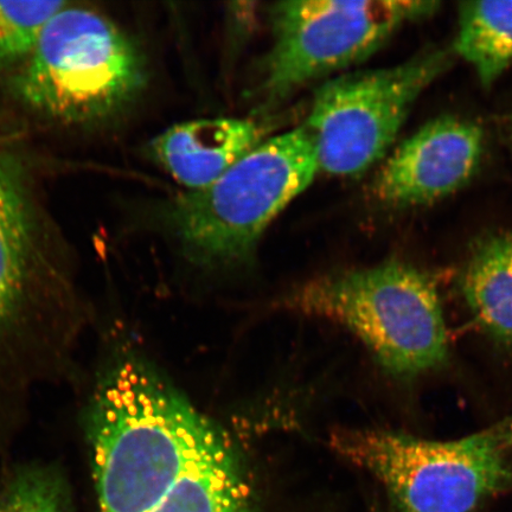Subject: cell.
Segmentation results:
<instances>
[{"instance_id": "obj_1", "label": "cell", "mask_w": 512, "mask_h": 512, "mask_svg": "<svg viewBox=\"0 0 512 512\" xmlns=\"http://www.w3.org/2000/svg\"><path fill=\"white\" fill-rule=\"evenodd\" d=\"M91 427L104 512H151L219 431L132 361L119 364L102 384Z\"/></svg>"}, {"instance_id": "obj_2", "label": "cell", "mask_w": 512, "mask_h": 512, "mask_svg": "<svg viewBox=\"0 0 512 512\" xmlns=\"http://www.w3.org/2000/svg\"><path fill=\"white\" fill-rule=\"evenodd\" d=\"M283 305L344 326L400 379H414L446 361L448 338L437 285L403 262L312 280L287 294Z\"/></svg>"}, {"instance_id": "obj_3", "label": "cell", "mask_w": 512, "mask_h": 512, "mask_svg": "<svg viewBox=\"0 0 512 512\" xmlns=\"http://www.w3.org/2000/svg\"><path fill=\"white\" fill-rule=\"evenodd\" d=\"M319 172L305 126L268 138L214 183L171 201L168 220L191 258L232 264L251 255L261 236L310 187Z\"/></svg>"}, {"instance_id": "obj_4", "label": "cell", "mask_w": 512, "mask_h": 512, "mask_svg": "<svg viewBox=\"0 0 512 512\" xmlns=\"http://www.w3.org/2000/svg\"><path fill=\"white\" fill-rule=\"evenodd\" d=\"M329 441L377 478L401 512H471L512 485L498 426L450 441L342 428Z\"/></svg>"}, {"instance_id": "obj_5", "label": "cell", "mask_w": 512, "mask_h": 512, "mask_svg": "<svg viewBox=\"0 0 512 512\" xmlns=\"http://www.w3.org/2000/svg\"><path fill=\"white\" fill-rule=\"evenodd\" d=\"M144 81L131 38L98 12L67 4L44 28L16 89L32 110L76 124L118 111Z\"/></svg>"}, {"instance_id": "obj_6", "label": "cell", "mask_w": 512, "mask_h": 512, "mask_svg": "<svg viewBox=\"0 0 512 512\" xmlns=\"http://www.w3.org/2000/svg\"><path fill=\"white\" fill-rule=\"evenodd\" d=\"M428 0H292L270 10L272 31L262 98L283 101L313 81L360 63L403 25L430 17Z\"/></svg>"}, {"instance_id": "obj_7", "label": "cell", "mask_w": 512, "mask_h": 512, "mask_svg": "<svg viewBox=\"0 0 512 512\" xmlns=\"http://www.w3.org/2000/svg\"><path fill=\"white\" fill-rule=\"evenodd\" d=\"M448 66L450 55L432 50L399 66L326 81L304 124L319 172L356 177L373 168L394 144L415 101Z\"/></svg>"}, {"instance_id": "obj_8", "label": "cell", "mask_w": 512, "mask_h": 512, "mask_svg": "<svg viewBox=\"0 0 512 512\" xmlns=\"http://www.w3.org/2000/svg\"><path fill=\"white\" fill-rule=\"evenodd\" d=\"M483 152L482 127L456 117L434 119L390 155L375 179L374 194L399 208L439 201L475 176Z\"/></svg>"}, {"instance_id": "obj_9", "label": "cell", "mask_w": 512, "mask_h": 512, "mask_svg": "<svg viewBox=\"0 0 512 512\" xmlns=\"http://www.w3.org/2000/svg\"><path fill=\"white\" fill-rule=\"evenodd\" d=\"M256 121L213 118L177 124L149 144L153 162L187 190L208 187L266 140Z\"/></svg>"}, {"instance_id": "obj_10", "label": "cell", "mask_w": 512, "mask_h": 512, "mask_svg": "<svg viewBox=\"0 0 512 512\" xmlns=\"http://www.w3.org/2000/svg\"><path fill=\"white\" fill-rule=\"evenodd\" d=\"M247 488L238 458L217 432L151 512H246Z\"/></svg>"}, {"instance_id": "obj_11", "label": "cell", "mask_w": 512, "mask_h": 512, "mask_svg": "<svg viewBox=\"0 0 512 512\" xmlns=\"http://www.w3.org/2000/svg\"><path fill=\"white\" fill-rule=\"evenodd\" d=\"M460 287L479 328L496 341L512 345V233L478 243Z\"/></svg>"}, {"instance_id": "obj_12", "label": "cell", "mask_w": 512, "mask_h": 512, "mask_svg": "<svg viewBox=\"0 0 512 512\" xmlns=\"http://www.w3.org/2000/svg\"><path fill=\"white\" fill-rule=\"evenodd\" d=\"M34 238L21 183L0 146V326L14 316L27 291Z\"/></svg>"}, {"instance_id": "obj_13", "label": "cell", "mask_w": 512, "mask_h": 512, "mask_svg": "<svg viewBox=\"0 0 512 512\" xmlns=\"http://www.w3.org/2000/svg\"><path fill=\"white\" fill-rule=\"evenodd\" d=\"M454 48L484 86L492 85L512 66V0L460 5Z\"/></svg>"}, {"instance_id": "obj_14", "label": "cell", "mask_w": 512, "mask_h": 512, "mask_svg": "<svg viewBox=\"0 0 512 512\" xmlns=\"http://www.w3.org/2000/svg\"><path fill=\"white\" fill-rule=\"evenodd\" d=\"M66 2H0V72L29 59L44 28Z\"/></svg>"}, {"instance_id": "obj_15", "label": "cell", "mask_w": 512, "mask_h": 512, "mask_svg": "<svg viewBox=\"0 0 512 512\" xmlns=\"http://www.w3.org/2000/svg\"><path fill=\"white\" fill-rule=\"evenodd\" d=\"M0 512H72L66 485L47 469L0 478Z\"/></svg>"}, {"instance_id": "obj_16", "label": "cell", "mask_w": 512, "mask_h": 512, "mask_svg": "<svg viewBox=\"0 0 512 512\" xmlns=\"http://www.w3.org/2000/svg\"><path fill=\"white\" fill-rule=\"evenodd\" d=\"M498 427L499 431H501L505 446L512 447V418L505 420L501 425H498Z\"/></svg>"}]
</instances>
